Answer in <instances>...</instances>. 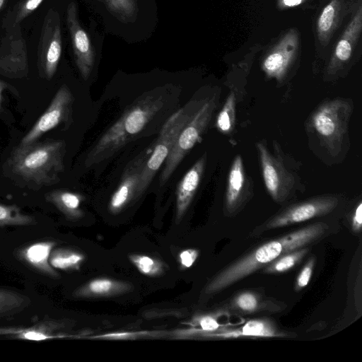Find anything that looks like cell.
<instances>
[{
	"label": "cell",
	"mask_w": 362,
	"mask_h": 362,
	"mask_svg": "<svg viewBox=\"0 0 362 362\" xmlns=\"http://www.w3.org/2000/svg\"><path fill=\"white\" fill-rule=\"evenodd\" d=\"M328 228L325 223H314L258 246L218 273L204 288V293L219 292L264 268L281 255L315 242L327 233Z\"/></svg>",
	"instance_id": "1"
},
{
	"label": "cell",
	"mask_w": 362,
	"mask_h": 362,
	"mask_svg": "<svg viewBox=\"0 0 362 362\" xmlns=\"http://www.w3.org/2000/svg\"><path fill=\"white\" fill-rule=\"evenodd\" d=\"M165 101L164 95L156 90L136 100L90 149L85 159L86 167L110 158L131 141L158 114Z\"/></svg>",
	"instance_id": "2"
},
{
	"label": "cell",
	"mask_w": 362,
	"mask_h": 362,
	"mask_svg": "<svg viewBox=\"0 0 362 362\" xmlns=\"http://www.w3.org/2000/svg\"><path fill=\"white\" fill-rule=\"evenodd\" d=\"M66 144L62 140L19 144L11 152L8 166L13 175L37 187L50 186L59 181L64 170Z\"/></svg>",
	"instance_id": "3"
},
{
	"label": "cell",
	"mask_w": 362,
	"mask_h": 362,
	"mask_svg": "<svg viewBox=\"0 0 362 362\" xmlns=\"http://www.w3.org/2000/svg\"><path fill=\"white\" fill-rule=\"evenodd\" d=\"M352 110L350 100L339 98L323 102L311 115V127L321 144L333 156L341 148Z\"/></svg>",
	"instance_id": "4"
},
{
	"label": "cell",
	"mask_w": 362,
	"mask_h": 362,
	"mask_svg": "<svg viewBox=\"0 0 362 362\" xmlns=\"http://www.w3.org/2000/svg\"><path fill=\"white\" fill-rule=\"evenodd\" d=\"M205 100H192L175 112L163 124L154 148L144 162L141 175L136 199L148 188L154 175L165 162L177 136L192 119Z\"/></svg>",
	"instance_id": "5"
},
{
	"label": "cell",
	"mask_w": 362,
	"mask_h": 362,
	"mask_svg": "<svg viewBox=\"0 0 362 362\" xmlns=\"http://www.w3.org/2000/svg\"><path fill=\"white\" fill-rule=\"evenodd\" d=\"M216 106L215 98L205 100L181 130L165 160L160 176L161 186L169 180L187 153L201 140L202 134L209 124Z\"/></svg>",
	"instance_id": "6"
},
{
	"label": "cell",
	"mask_w": 362,
	"mask_h": 362,
	"mask_svg": "<svg viewBox=\"0 0 362 362\" xmlns=\"http://www.w3.org/2000/svg\"><path fill=\"white\" fill-rule=\"evenodd\" d=\"M262 179L272 199L281 204L294 192L296 180L277 155L272 154L264 140L256 143Z\"/></svg>",
	"instance_id": "7"
},
{
	"label": "cell",
	"mask_w": 362,
	"mask_h": 362,
	"mask_svg": "<svg viewBox=\"0 0 362 362\" xmlns=\"http://www.w3.org/2000/svg\"><path fill=\"white\" fill-rule=\"evenodd\" d=\"M62 52L60 16L54 8H49L45 16L37 46L39 75L51 80L54 76Z\"/></svg>",
	"instance_id": "8"
},
{
	"label": "cell",
	"mask_w": 362,
	"mask_h": 362,
	"mask_svg": "<svg viewBox=\"0 0 362 362\" xmlns=\"http://www.w3.org/2000/svg\"><path fill=\"white\" fill-rule=\"evenodd\" d=\"M338 202L337 197L333 195H323L291 204L270 218L262 228L286 227L327 215L337 207Z\"/></svg>",
	"instance_id": "9"
},
{
	"label": "cell",
	"mask_w": 362,
	"mask_h": 362,
	"mask_svg": "<svg viewBox=\"0 0 362 362\" xmlns=\"http://www.w3.org/2000/svg\"><path fill=\"white\" fill-rule=\"evenodd\" d=\"M66 21L69 33L75 64L84 80H87L95 62V49L88 33L82 27L78 6L75 1H70L66 7Z\"/></svg>",
	"instance_id": "10"
},
{
	"label": "cell",
	"mask_w": 362,
	"mask_h": 362,
	"mask_svg": "<svg viewBox=\"0 0 362 362\" xmlns=\"http://www.w3.org/2000/svg\"><path fill=\"white\" fill-rule=\"evenodd\" d=\"M73 102L74 97L70 89L66 84L62 85L56 92L49 107L22 138L19 144L36 142L49 130L67 122L71 116Z\"/></svg>",
	"instance_id": "11"
},
{
	"label": "cell",
	"mask_w": 362,
	"mask_h": 362,
	"mask_svg": "<svg viewBox=\"0 0 362 362\" xmlns=\"http://www.w3.org/2000/svg\"><path fill=\"white\" fill-rule=\"evenodd\" d=\"M28 71L25 39L20 25L6 30L0 42V74L21 78Z\"/></svg>",
	"instance_id": "12"
},
{
	"label": "cell",
	"mask_w": 362,
	"mask_h": 362,
	"mask_svg": "<svg viewBox=\"0 0 362 362\" xmlns=\"http://www.w3.org/2000/svg\"><path fill=\"white\" fill-rule=\"evenodd\" d=\"M252 194V183L247 176L243 158L235 156L230 165L225 194V209L227 214L238 212Z\"/></svg>",
	"instance_id": "13"
},
{
	"label": "cell",
	"mask_w": 362,
	"mask_h": 362,
	"mask_svg": "<svg viewBox=\"0 0 362 362\" xmlns=\"http://www.w3.org/2000/svg\"><path fill=\"white\" fill-rule=\"evenodd\" d=\"M147 158L142 154L127 165L119 185L110 199L108 208L112 214L119 213L131 201L136 199L140 175Z\"/></svg>",
	"instance_id": "14"
},
{
	"label": "cell",
	"mask_w": 362,
	"mask_h": 362,
	"mask_svg": "<svg viewBox=\"0 0 362 362\" xmlns=\"http://www.w3.org/2000/svg\"><path fill=\"white\" fill-rule=\"evenodd\" d=\"M285 335L279 331L275 325L266 318L254 319L247 321L238 328L218 329L212 332L202 334L199 337L206 339H230L239 337H282Z\"/></svg>",
	"instance_id": "15"
},
{
	"label": "cell",
	"mask_w": 362,
	"mask_h": 362,
	"mask_svg": "<svg viewBox=\"0 0 362 362\" xmlns=\"http://www.w3.org/2000/svg\"><path fill=\"white\" fill-rule=\"evenodd\" d=\"M206 164L205 156L201 157L186 173L176 190V223H178L189 206L201 182Z\"/></svg>",
	"instance_id": "16"
},
{
	"label": "cell",
	"mask_w": 362,
	"mask_h": 362,
	"mask_svg": "<svg viewBox=\"0 0 362 362\" xmlns=\"http://www.w3.org/2000/svg\"><path fill=\"white\" fill-rule=\"evenodd\" d=\"M56 244L54 241L34 243L21 250L18 255L24 262L40 272L52 278H58L59 274L49 263L50 254Z\"/></svg>",
	"instance_id": "17"
},
{
	"label": "cell",
	"mask_w": 362,
	"mask_h": 362,
	"mask_svg": "<svg viewBox=\"0 0 362 362\" xmlns=\"http://www.w3.org/2000/svg\"><path fill=\"white\" fill-rule=\"evenodd\" d=\"M133 286L128 282L111 278L93 279L77 288L73 296L76 298L110 297L127 293Z\"/></svg>",
	"instance_id": "18"
},
{
	"label": "cell",
	"mask_w": 362,
	"mask_h": 362,
	"mask_svg": "<svg viewBox=\"0 0 362 362\" xmlns=\"http://www.w3.org/2000/svg\"><path fill=\"white\" fill-rule=\"evenodd\" d=\"M45 197L69 219H78L83 216L81 204L84 198L78 193L56 189L47 193Z\"/></svg>",
	"instance_id": "19"
},
{
	"label": "cell",
	"mask_w": 362,
	"mask_h": 362,
	"mask_svg": "<svg viewBox=\"0 0 362 362\" xmlns=\"http://www.w3.org/2000/svg\"><path fill=\"white\" fill-rule=\"evenodd\" d=\"M62 327V323L58 321L45 320L29 327H23L20 332L11 337L15 339L30 341H46L74 337V336L57 332Z\"/></svg>",
	"instance_id": "20"
},
{
	"label": "cell",
	"mask_w": 362,
	"mask_h": 362,
	"mask_svg": "<svg viewBox=\"0 0 362 362\" xmlns=\"http://www.w3.org/2000/svg\"><path fill=\"white\" fill-rule=\"evenodd\" d=\"M83 254L69 248L53 249L49 263L54 269L64 271L79 270L84 261Z\"/></svg>",
	"instance_id": "21"
},
{
	"label": "cell",
	"mask_w": 362,
	"mask_h": 362,
	"mask_svg": "<svg viewBox=\"0 0 362 362\" xmlns=\"http://www.w3.org/2000/svg\"><path fill=\"white\" fill-rule=\"evenodd\" d=\"M108 12L122 23H134L139 15L137 0H103Z\"/></svg>",
	"instance_id": "22"
},
{
	"label": "cell",
	"mask_w": 362,
	"mask_h": 362,
	"mask_svg": "<svg viewBox=\"0 0 362 362\" xmlns=\"http://www.w3.org/2000/svg\"><path fill=\"white\" fill-rule=\"evenodd\" d=\"M44 0H21L8 11L2 21L5 30L20 25V23L33 13Z\"/></svg>",
	"instance_id": "23"
},
{
	"label": "cell",
	"mask_w": 362,
	"mask_h": 362,
	"mask_svg": "<svg viewBox=\"0 0 362 362\" xmlns=\"http://www.w3.org/2000/svg\"><path fill=\"white\" fill-rule=\"evenodd\" d=\"M292 58V49L276 50L269 54L263 62L266 74L280 81L283 79Z\"/></svg>",
	"instance_id": "24"
},
{
	"label": "cell",
	"mask_w": 362,
	"mask_h": 362,
	"mask_svg": "<svg viewBox=\"0 0 362 362\" xmlns=\"http://www.w3.org/2000/svg\"><path fill=\"white\" fill-rule=\"evenodd\" d=\"M307 246L286 252L264 267L263 272L267 274L285 272L299 263L308 252Z\"/></svg>",
	"instance_id": "25"
},
{
	"label": "cell",
	"mask_w": 362,
	"mask_h": 362,
	"mask_svg": "<svg viewBox=\"0 0 362 362\" xmlns=\"http://www.w3.org/2000/svg\"><path fill=\"white\" fill-rule=\"evenodd\" d=\"M36 223L35 217L25 214L18 206L0 204V226H23Z\"/></svg>",
	"instance_id": "26"
},
{
	"label": "cell",
	"mask_w": 362,
	"mask_h": 362,
	"mask_svg": "<svg viewBox=\"0 0 362 362\" xmlns=\"http://www.w3.org/2000/svg\"><path fill=\"white\" fill-rule=\"evenodd\" d=\"M129 261L142 274L156 277L165 272V264L159 259L144 254H131Z\"/></svg>",
	"instance_id": "27"
},
{
	"label": "cell",
	"mask_w": 362,
	"mask_h": 362,
	"mask_svg": "<svg viewBox=\"0 0 362 362\" xmlns=\"http://www.w3.org/2000/svg\"><path fill=\"white\" fill-rule=\"evenodd\" d=\"M30 300L26 296L0 288V317L16 313L27 307Z\"/></svg>",
	"instance_id": "28"
},
{
	"label": "cell",
	"mask_w": 362,
	"mask_h": 362,
	"mask_svg": "<svg viewBox=\"0 0 362 362\" xmlns=\"http://www.w3.org/2000/svg\"><path fill=\"white\" fill-rule=\"evenodd\" d=\"M235 103L236 98L233 91H231L219 112L216 118V127L223 134L232 132L235 122Z\"/></svg>",
	"instance_id": "29"
},
{
	"label": "cell",
	"mask_w": 362,
	"mask_h": 362,
	"mask_svg": "<svg viewBox=\"0 0 362 362\" xmlns=\"http://www.w3.org/2000/svg\"><path fill=\"white\" fill-rule=\"evenodd\" d=\"M162 331H134V332H116L90 337L91 339L103 340H135L143 338H158L163 337Z\"/></svg>",
	"instance_id": "30"
},
{
	"label": "cell",
	"mask_w": 362,
	"mask_h": 362,
	"mask_svg": "<svg viewBox=\"0 0 362 362\" xmlns=\"http://www.w3.org/2000/svg\"><path fill=\"white\" fill-rule=\"evenodd\" d=\"M232 305L245 313H255L260 310L262 307L259 296L251 291H244L236 295L232 300Z\"/></svg>",
	"instance_id": "31"
},
{
	"label": "cell",
	"mask_w": 362,
	"mask_h": 362,
	"mask_svg": "<svg viewBox=\"0 0 362 362\" xmlns=\"http://www.w3.org/2000/svg\"><path fill=\"white\" fill-rule=\"evenodd\" d=\"M335 1H332L327 4L323 9L317 23L318 30L321 33L327 32L332 27L335 9H334Z\"/></svg>",
	"instance_id": "32"
},
{
	"label": "cell",
	"mask_w": 362,
	"mask_h": 362,
	"mask_svg": "<svg viewBox=\"0 0 362 362\" xmlns=\"http://www.w3.org/2000/svg\"><path fill=\"white\" fill-rule=\"evenodd\" d=\"M315 265V258L310 257L297 276L295 289L300 291L305 287L310 281Z\"/></svg>",
	"instance_id": "33"
},
{
	"label": "cell",
	"mask_w": 362,
	"mask_h": 362,
	"mask_svg": "<svg viewBox=\"0 0 362 362\" xmlns=\"http://www.w3.org/2000/svg\"><path fill=\"white\" fill-rule=\"evenodd\" d=\"M199 256V250L196 249H186L179 254V262L181 269H187L191 267Z\"/></svg>",
	"instance_id": "34"
},
{
	"label": "cell",
	"mask_w": 362,
	"mask_h": 362,
	"mask_svg": "<svg viewBox=\"0 0 362 362\" xmlns=\"http://www.w3.org/2000/svg\"><path fill=\"white\" fill-rule=\"evenodd\" d=\"M335 54L339 60L347 61L351 54V46L349 42L346 39L341 40L337 45Z\"/></svg>",
	"instance_id": "35"
},
{
	"label": "cell",
	"mask_w": 362,
	"mask_h": 362,
	"mask_svg": "<svg viewBox=\"0 0 362 362\" xmlns=\"http://www.w3.org/2000/svg\"><path fill=\"white\" fill-rule=\"evenodd\" d=\"M362 225V204L360 202L356 207L351 217V228L356 233H359Z\"/></svg>",
	"instance_id": "36"
},
{
	"label": "cell",
	"mask_w": 362,
	"mask_h": 362,
	"mask_svg": "<svg viewBox=\"0 0 362 362\" xmlns=\"http://www.w3.org/2000/svg\"><path fill=\"white\" fill-rule=\"evenodd\" d=\"M22 328L18 327H0V336L10 335L11 337L20 332Z\"/></svg>",
	"instance_id": "37"
},
{
	"label": "cell",
	"mask_w": 362,
	"mask_h": 362,
	"mask_svg": "<svg viewBox=\"0 0 362 362\" xmlns=\"http://www.w3.org/2000/svg\"><path fill=\"white\" fill-rule=\"evenodd\" d=\"M9 88V85L4 81L0 80V112L2 110V93L4 90Z\"/></svg>",
	"instance_id": "38"
},
{
	"label": "cell",
	"mask_w": 362,
	"mask_h": 362,
	"mask_svg": "<svg viewBox=\"0 0 362 362\" xmlns=\"http://www.w3.org/2000/svg\"><path fill=\"white\" fill-rule=\"evenodd\" d=\"M302 0H284V4L288 6H297L301 3Z\"/></svg>",
	"instance_id": "39"
},
{
	"label": "cell",
	"mask_w": 362,
	"mask_h": 362,
	"mask_svg": "<svg viewBox=\"0 0 362 362\" xmlns=\"http://www.w3.org/2000/svg\"><path fill=\"white\" fill-rule=\"evenodd\" d=\"M6 1L7 0H0V11L3 8Z\"/></svg>",
	"instance_id": "40"
},
{
	"label": "cell",
	"mask_w": 362,
	"mask_h": 362,
	"mask_svg": "<svg viewBox=\"0 0 362 362\" xmlns=\"http://www.w3.org/2000/svg\"><path fill=\"white\" fill-rule=\"evenodd\" d=\"M97 1H102V0H97Z\"/></svg>",
	"instance_id": "41"
}]
</instances>
